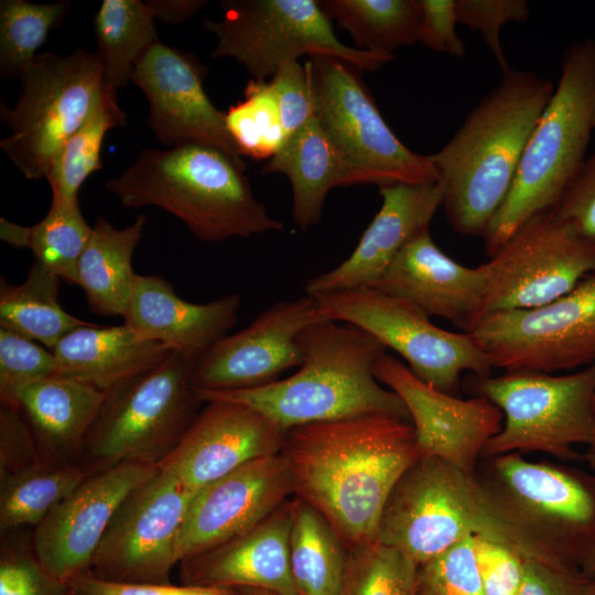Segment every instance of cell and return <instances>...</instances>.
Returning a JSON list of instances; mask_svg holds the SVG:
<instances>
[{
	"label": "cell",
	"mask_w": 595,
	"mask_h": 595,
	"mask_svg": "<svg viewBox=\"0 0 595 595\" xmlns=\"http://www.w3.org/2000/svg\"><path fill=\"white\" fill-rule=\"evenodd\" d=\"M304 65L315 117L339 162L340 186L439 181L430 156L411 151L392 132L356 66L321 54L309 55Z\"/></svg>",
	"instance_id": "52a82bcc"
},
{
	"label": "cell",
	"mask_w": 595,
	"mask_h": 595,
	"mask_svg": "<svg viewBox=\"0 0 595 595\" xmlns=\"http://www.w3.org/2000/svg\"><path fill=\"white\" fill-rule=\"evenodd\" d=\"M293 493L283 456L251 461L198 489L178 540V562L209 551L257 526Z\"/></svg>",
	"instance_id": "7402d4cb"
},
{
	"label": "cell",
	"mask_w": 595,
	"mask_h": 595,
	"mask_svg": "<svg viewBox=\"0 0 595 595\" xmlns=\"http://www.w3.org/2000/svg\"><path fill=\"white\" fill-rule=\"evenodd\" d=\"M93 473L84 464L43 462L1 480V534L40 524Z\"/></svg>",
	"instance_id": "d590c367"
},
{
	"label": "cell",
	"mask_w": 595,
	"mask_h": 595,
	"mask_svg": "<svg viewBox=\"0 0 595 595\" xmlns=\"http://www.w3.org/2000/svg\"><path fill=\"white\" fill-rule=\"evenodd\" d=\"M592 595H595V586H594V592H593V594H592Z\"/></svg>",
	"instance_id": "91938a15"
},
{
	"label": "cell",
	"mask_w": 595,
	"mask_h": 595,
	"mask_svg": "<svg viewBox=\"0 0 595 595\" xmlns=\"http://www.w3.org/2000/svg\"><path fill=\"white\" fill-rule=\"evenodd\" d=\"M245 595H279V594L267 592V591H260V589H249L246 592Z\"/></svg>",
	"instance_id": "9f6ffc18"
},
{
	"label": "cell",
	"mask_w": 595,
	"mask_h": 595,
	"mask_svg": "<svg viewBox=\"0 0 595 595\" xmlns=\"http://www.w3.org/2000/svg\"><path fill=\"white\" fill-rule=\"evenodd\" d=\"M219 7V20H203L217 39L212 57L234 58L251 79L271 78L304 54L334 56L367 72L394 58L342 43L317 0H221Z\"/></svg>",
	"instance_id": "7c38bea8"
},
{
	"label": "cell",
	"mask_w": 595,
	"mask_h": 595,
	"mask_svg": "<svg viewBox=\"0 0 595 595\" xmlns=\"http://www.w3.org/2000/svg\"><path fill=\"white\" fill-rule=\"evenodd\" d=\"M206 66L193 54L161 42L136 66L132 82L149 101L148 126L164 145L202 143L225 152L241 170L246 163L219 111L204 90Z\"/></svg>",
	"instance_id": "ac0fdd59"
},
{
	"label": "cell",
	"mask_w": 595,
	"mask_h": 595,
	"mask_svg": "<svg viewBox=\"0 0 595 595\" xmlns=\"http://www.w3.org/2000/svg\"><path fill=\"white\" fill-rule=\"evenodd\" d=\"M379 193L381 207L354 251L334 269L310 279L305 294L314 296L374 284L413 238L430 229L443 204L444 186L439 180L385 186Z\"/></svg>",
	"instance_id": "603a6c76"
},
{
	"label": "cell",
	"mask_w": 595,
	"mask_h": 595,
	"mask_svg": "<svg viewBox=\"0 0 595 595\" xmlns=\"http://www.w3.org/2000/svg\"><path fill=\"white\" fill-rule=\"evenodd\" d=\"M174 448L158 464L198 490L240 466L281 453L286 431L238 402L210 400Z\"/></svg>",
	"instance_id": "44dd1931"
},
{
	"label": "cell",
	"mask_w": 595,
	"mask_h": 595,
	"mask_svg": "<svg viewBox=\"0 0 595 595\" xmlns=\"http://www.w3.org/2000/svg\"><path fill=\"white\" fill-rule=\"evenodd\" d=\"M418 565L377 541L347 550L339 595H415Z\"/></svg>",
	"instance_id": "f35d334b"
},
{
	"label": "cell",
	"mask_w": 595,
	"mask_h": 595,
	"mask_svg": "<svg viewBox=\"0 0 595 595\" xmlns=\"http://www.w3.org/2000/svg\"><path fill=\"white\" fill-rule=\"evenodd\" d=\"M68 0L32 3L25 0L0 1V75L20 78L34 62L36 51L57 28L69 8Z\"/></svg>",
	"instance_id": "74e56055"
},
{
	"label": "cell",
	"mask_w": 595,
	"mask_h": 595,
	"mask_svg": "<svg viewBox=\"0 0 595 595\" xmlns=\"http://www.w3.org/2000/svg\"><path fill=\"white\" fill-rule=\"evenodd\" d=\"M127 125L118 104L117 90L107 88L88 119L56 153L46 180L55 201H78V191L87 177L102 167L101 145L107 132Z\"/></svg>",
	"instance_id": "8d00e7d4"
},
{
	"label": "cell",
	"mask_w": 595,
	"mask_h": 595,
	"mask_svg": "<svg viewBox=\"0 0 595 595\" xmlns=\"http://www.w3.org/2000/svg\"><path fill=\"white\" fill-rule=\"evenodd\" d=\"M292 500L247 532L181 562L184 584L299 595L291 571Z\"/></svg>",
	"instance_id": "d4e9b609"
},
{
	"label": "cell",
	"mask_w": 595,
	"mask_h": 595,
	"mask_svg": "<svg viewBox=\"0 0 595 595\" xmlns=\"http://www.w3.org/2000/svg\"><path fill=\"white\" fill-rule=\"evenodd\" d=\"M156 465L121 463L90 474L34 532V555L63 584L89 571L117 509L153 477Z\"/></svg>",
	"instance_id": "ffe728a7"
},
{
	"label": "cell",
	"mask_w": 595,
	"mask_h": 595,
	"mask_svg": "<svg viewBox=\"0 0 595 595\" xmlns=\"http://www.w3.org/2000/svg\"><path fill=\"white\" fill-rule=\"evenodd\" d=\"M421 28L419 42L428 48L462 58L465 44L456 31L455 0H420Z\"/></svg>",
	"instance_id": "816d5d0a"
},
{
	"label": "cell",
	"mask_w": 595,
	"mask_h": 595,
	"mask_svg": "<svg viewBox=\"0 0 595 595\" xmlns=\"http://www.w3.org/2000/svg\"><path fill=\"white\" fill-rule=\"evenodd\" d=\"M347 550L328 520L313 506L292 500L290 562L299 595H339Z\"/></svg>",
	"instance_id": "4dcf8cb0"
},
{
	"label": "cell",
	"mask_w": 595,
	"mask_h": 595,
	"mask_svg": "<svg viewBox=\"0 0 595 595\" xmlns=\"http://www.w3.org/2000/svg\"><path fill=\"white\" fill-rule=\"evenodd\" d=\"M147 1L104 0L93 21L106 84L118 90L132 82L137 64L160 42Z\"/></svg>",
	"instance_id": "d6a6232c"
},
{
	"label": "cell",
	"mask_w": 595,
	"mask_h": 595,
	"mask_svg": "<svg viewBox=\"0 0 595 595\" xmlns=\"http://www.w3.org/2000/svg\"><path fill=\"white\" fill-rule=\"evenodd\" d=\"M67 586L77 595H235L230 588L215 586L110 582L89 572L74 577Z\"/></svg>",
	"instance_id": "c3c4849f"
},
{
	"label": "cell",
	"mask_w": 595,
	"mask_h": 595,
	"mask_svg": "<svg viewBox=\"0 0 595 595\" xmlns=\"http://www.w3.org/2000/svg\"><path fill=\"white\" fill-rule=\"evenodd\" d=\"M147 221L140 214L132 224L117 229L100 216L93 226L77 263L75 284L82 288L95 314L123 317L137 275L132 256Z\"/></svg>",
	"instance_id": "f1b7e54d"
},
{
	"label": "cell",
	"mask_w": 595,
	"mask_h": 595,
	"mask_svg": "<svg viewBox=\"0 0 595 595\" xmlns=\"http://www.w3.org/2000/svg\"><path fill=\"white\" fill-rule=\"evenodd\" d=\"M554 87L533 72L510 68L450 141L429 154L444 186L446 219L457 234L484 236Z\"/></svg>",
	"instance_id": "7a4b0ae2"
},
{
	"label": "cell",
	"mask_w": 595,
	"mask_h": 595,
	"mask_svg": "<svg viewBox=\"0 0 595 595\" xmlns=\"http://www.w3.org/2000/svg\"><path fill=\"white\" fill-rule=\"evenodd\" d=\"M239 306V294L191 303L164 278L137 274L123 323L144 338L198 359L237 324Z\"/></svg>",
	"instance_id": "484cf974"
},
{
	"label": "cell",
	"mask_w": 595,
	"mask_h": 595,
	"mask_svg": "<svg viewBox=\"0 0 595 595\" xmlns=\"http://www.w3.org/2000/svg\"><path fill=\"white\" fill-rule=\"evenodd\" d=\"M553 210L583 235L595 239V147Z\"/></svg>",
	"instance_id": "f907efd6"
},
{
	"label": "cell",
	"mask_w": 595,
	"mask_h": 595,
	"mask_svg": "<svg viewBox=\"0 0 595 595\" xmlns=\"http://www.w3.org/2000/svg\"><path fill=\"white\" fill-rule=\"evenodd\" d=\"M107 392L54 376L22 388L14 403L25 416L47 462H69L80 453Z\"/></svg>",
	"instance_id": "83f0119b"
},
{
	"label": "cell",
	"mask_w": 595,
	"mask_h": 595,
	"mask_svg": "<svg viewBox=\"0 0 595 595\" xmlns=\"http://www.w3.org/2000/svg\"><path fill=\"white\" fill-rule=\"evenodd\" d=\"M91 231L78 201L52 199L46 215L30 227L0 218L1 240L13 247L29 248L34 261L71 284L76 283L77 263Z\"/></svg>",
	"instance_id": "836d02e7"
},
{
	"label": "cell",
	"mask_w": 595,
	"mask_h": 595,
	"mask_svg": "<svg viewBox=\"0 0 595 595\" xmlns=\"http://www.w3.org/2000/svg\"><path fill=\"white\" fill-rule=\"evenodd\" d=\"M43 458L35 436L17 404L0 405V479L35 467Z\"/></svg>",
	"instance_id": "f6af8a7d"
},
{
	"label": "cell",
	"mask_w": 595,
	"mask_h": 595,
	"mask_svg": "<svg viewBox=\"0 0 595 595\" xmlns=\"http://www.w3.org/2000/svg\"><path fill=\"white\" fill-rule=\"evenodd\" d=\"M415 595H484L474 538L419 565Z\"/></svg>",
	"instance_id": "b9f144b4"
},
{
	"label": "cell",
	"mask_w": 595,
	"mask_h": 595,
	"mask_svg": "<svg viewBox=\"0 0 595 595\" xmlns=\"http://www.w3.org/2000/svg\"><path fill=\"white\" fill-rule=\"evenodd\" d=\"M57 375L56 358L33 339L0 327V399L14 403L25 386Z\"/></svg>",
	"instance_id": "60d3db41"
},
{
	"label": "cell",
	"mask_w": 595,
	"mask_h": 595,
	"mask_svg": "<svg viewBox=\"0 0 595 595\" xmlns=\"http://www.w3.org/2000/svg\"><path fill=\"white\" fill-rule=\"evenodd\" d=\"M225 120L242 156L270 159L285 140L278 104L267 80L250 79L245 99L228 109Z\"/></svg>",
	"instance_id": "ab89813d"
},
{
	"label": "cell",
	"mask_w": 595,
	"mask_h": 595,
	"mask_svg": "<svg viewBox=\"0 0 595 595\" xmlns=\"http://www.w3.org/2000/svg\"><path fill=\"white\" fill-rule=\"evenodd\" d=\"M486 285L485 264L470 268L456 262L436 246L428 229L369 288L407 300L429 316L448 320L467 332L480 318Z\"/></svg>",
	"instance_id": "cb8c5ba5"
},
{
	"label": "cell",
	"mask_w": 595,
	"mask_h": 595,
	"mask_svg": "<svg viewBox=\"0 0 595 595\" xmlns=\"http://www.w3.org/2000/svg\"><path fill=\"white\" fill-rule=\"evenodd\" d=\"M475 537L512 549L474 474L439 457H422L393 486L376 541L401 551L419 566Z\"/></svg>",
	"instance_id": "30bf717a"
},
{
	"label": "cell",
	"mask_w": 595,
	"mask_h": 595,
	"mask_svg": "<svg viewBox=\"0 0 595 595\" xmlns=\"http://www.w3.org/2000/svg\"><path fill=\"white\" fill-rule=\"evenodd\" d=\"M60 281V277L36 261L21 284L11 285L1 278L0 327L25 335L52 350L69 332L91 325L63 310L58 301Z\"/></svg>",
	"instance_id": "1f68e13d"
},
{
	"label": "cell",
	"mask_w": 595,
	"mask_h": 595,
	"mask_svg": "<svg viewBox=\"0 0 595 595\" xmlns=\"http://www.w3.org/2000/svg\"><path fill=\"white\" fill-rule=\"evenodd\" d=\"M375 376L405 404L419 458L439 457L474 474L485 444L502 429L498 407L482 397L445 393L387 354L377 360Z\"/></svg>",
	"instance_id": "d6986e66"
},
{
	"label": "cell",
	"mask_w": 595,
	"mask_h": 595,
	"mask_svg": "<svg viewBox=\"0 0 595 595\" xmlns=\"http://www.w3.org/2000/svg\"><path fill=\"white\" fill-rule=\"evenodd\" d=\"M581 572L587 577H595V548L584 561Z\"/></svg>",
	"instance_id": "db71d44e"
},
{
	"label": "cell",
	"mask_w": 595,
	"mask_h": 595,
	"mask_svg": "<svg viewBox=\"0 0 595 595\" xmlns=\"http://www.w3.org/2000/svg\"><path fill=\"white\" fill-rule=\"evenodd\" d=\"M325 14L354 39L357 48L385 55L419 42L420 0H317Z\"/></svg>",
	"instance_id": "e575fe53"
},
{
	"label": "cell",
	"mask_w": 595,
	"mask_h": 595,
	"mask_svg": "<svg viewBox=\"0 0 595 595\" xmlns=\"http://www.w3.org/2000/svg\"><path fill=\"white\" fill-rule=\"evenodd\" d=\"M280 454L293 493L328 520L346 550L376 541L393 486L419 459L411 422L390 414L292 428Z\"/></svg>",
	"instance_id": "6da1fadb"
},
{
	"label": "cell",
	"mask_w": 595,
	"mask_h": 595,
	"mask_svg": "<svg viewBox=\"0 0 595 595\" xmlns=\"http://www.w3.org/2000/svg\"><path fill=\"white\" fill-rule=\"evenodd\" d=\"M593 122L595 126V96H594V106H593Z\"/></svg>",
	"instance_id": "6f0895ef"
},
{
	"label": "cell",
	"mask_w": 595,
	"mask_h": 595,
	"mask_svg": "<svg viewBox=\"0 0 595 595\" xmlns=\"http://www.w3.org/2000/svg\"><path fill=\"white\" fill-rule=\"evenodd\" d=\"M457 24L478 31L502 73L510 69L500 41L501 28L526 22L530 7L524 0H455Z\"/></svg>",
	"instance_id": "7bdbcfd3"
},
{
	"label": "cell",
	"mask_w": 595,
	"mask_h": 595,
	"mask_svg": "<svg viewBox=\"0 0 595 595\" xmlns=\"http://www.w3.org/2000/svg\"><path fill=\"white\" fill-rule=\"evenodd\" d=\"M465 390L489 400L504 414L502 429L487 441L482 457L541 452L577 461L574 446H587L594 439L595 363L564 376L527 370L497 377L470 374Z\"/></svg>",
	"instance_id": "9c48e42d"
},
{
	"label": "cell",
	"mask_w": 595,
	"mask_h": 595,
	"mask_svg": "<svg viewBox=\"0 0 595 595\" xmlns=\"http://www.w3.org/2000/svg\"><path fill=\"white\" fill-rule=\"evenodd\" d=\"M268 85L278 104L286 139L315 116L307 69L299 61L284 63Z\"/></svg>",
	"instance_id": "ee69618b"
},
{
	"label": "cell",
	"mask_w": 595,
	"mask_h": 595,
	"mask_svg": "<svg viewBox=\"0 0 595 595\" xmlns=\"http://www.w3.org/2000/svg\"><path fill=\"white\" fill-rule=\"evenodd\" d=\"M314 296L331 320L368 332L404 358L416 377L445 393H459L465 371L491 375L488 358L469 333L435 326L424 311L407 300L369 286Z\"/></svg>",
	"instance_id": "4fadbf2b"
},
{
	"label": "cell",
	"mask_w": 595,
	"mask_h": 595,
	"mask_svg": "<svg viewBox=\"0 0 595 595\" xmlns=\"http://www.w3.org/2000/svg\"><path fill=\"white\" fill-rule=\"evenodd\" d=\"M326 320L331 318L310 294L278 302L198 358L191 385L205 391H235L277 381L282 372L302 364L299 334Z\"/></svg>",
	"instance_id": "e0dca14e"
},
{
	"label": "cell",
	"mask_w": 595,
	"mask_h": 595,
	"mask_svg": "<svg viewBox=\"0 0 595 595\" xmlns=\"http://www.w3.org/2000/svg\"><path fill=\"white\" fill-rule=\"evenodd\" d=\"M594 96L595 39L585 37L564 50L559 83L482 237L489 258L523 223L560 204L588 155Z\"/></svg>",
	"instance_id": "8992f818"
},
{
	"label": "cell",
	"mask_w": 595,
	"mask_h": 595,
	"mask_svg": "<svg viewBox=\"0 0 595 595\" xmlns=\"http://www.w3.org/2000/svg\"><path fill=\"white\" fill-rule=\"evenodd\" d=\"M68 586L58 582L26 554H3L0 561V595H66Z\"/></svg>",
	"instance_id": "7dc6e473"
},
{
	"label": "cell",
	"mask_w": 595,
	"mask_h": 595,
	"mask_svg": "<svg viewBox=\"0 0 595 595\" xmlns=\"http://www.w3.org/2000/svg\"><path fill=\"white\" fill-rule=\"evenodd\" d=\"M196 491L159 469L119 506L88 572L110 582L169 583Z\"/></svg>",
	"instance_id": "2e32d148"
},
{
	"label": "cell",
	"mask_w": 595,
	"mask_h": 595,
	"mask_svg": "<svg viewBox=\"0 0 595 595\" xmlns=\"http://www.w3.org/2000/svg\"><path fill=\"white\" fill-rule=\"evenodd\" d=\"M105 186L125 207L169 212L205 242L283 229L255 196L245 171L207 144L147 148Z\"/></svg>",
	"instance_id": "5b68a950"
},
{
	"label": "cell",
	"mask_w": 595,
	"mask_h": 595,
	"mask_svg": "<svg viewBox=\"0 0 595 595\" xmlns=\"http://www.w3.org/2000/svg\"><path fill=\"white\" fill-rule=\"evenodd\" d=\"M474 477L518 554L582 573L595 548L594 473L507 453L482 457Z\"/></svg>",
	"instance_id": "277c9868"
},
{
	"label": "cell",
	"mask_w": 595,
	"mask_h": 595,
	"mask_svg": "<svg viewBox=\"0 0 595 595\" xmlns=\"http://www.w3.org/2000/svg\"><path fill=\"white\" fill-rule=\"evenodd\" d=\"M493 369L554 374L595 363V272L540 307L495 312L469 331Z\"/></svg>",
	"instance_id": "9a60e30c"
},
{
	"label": "cell",
	"mask_w": 595,
	"mask_h": 595,
	"mask_svg": "<svg viewBox=\"0 0 595 595\" xmlns=\"http://www.w3.org/2000/svg\"><path fill=\"white\" fill-rule=\"evenodd\" d=\"M484 264L487 285L480 318L540 307L595 272V239L552 209L523 223Z\"/></svg>",
	"instance_id": "5bb4252c"
},
{
	"label": "cell",
	"mask_w": 595,
	"mask_h": 595,
	"mask_svg": "<svg viewBox=\"0 0 595 595\" xmlns=\"http://www.w3.org/2000/svg\"><path fill=\"white\" fill-rule=\"evenodd\" d=\"M584 459L587 462L589 468L595 474V435L593 441L587 445V450L584 454Z\"/></svg>",
	"instance_id": "11a10c76"
},
{
	"label": "cell",
	"mask_w": 595,
	"mask_h": 595,
	"mask_svg": "<svg viewBox=\"0 0 595 595\" xmlns=\"http://www.w3.org/2000/svg\"><path fill=\"white\" fill-rule=\"evenodd\" d=\"M474 550L484 595H517L523 558L515 550L482 537L474 538Z\"/></svg>",
	"instance_id": "bcb514c9"
},
{
	"label": "cell",
	"mask_w": 595,
	"mask_h": 595,
	"mask_svg": "<svg viewBox=\"0 0 595 595\" xmlns=\"http://www.w3.org/2000/svg\"><path fill=\"white\" fill-rule=\"evenodd\" d=\"M58 377L108 392L166 359L173 350L144 338L125 323L91 324L66 334L52 349Z\"/></svg>",
	"instance_id": "4316f807"
},
{
	"label": "cell",
	"mask_w": 595,
	"mask_h": 595,
	"mask_svg": "<svg viewBox=\"0 0 595 595\" xmlns=\"http://www.w3.org/2000/svg\"><path fill=\"white\" fill-rule=\"evenodd\" d=\"M15 105H0V148L28 180L45 178L67 139L98 106L107 84L97 53L37 54L20 76Z\"/></svg>",
	"instance_id": "8fae6325"
},
{
	"label": "cell",
	"mask_w": 595,
	"mask_h": 595,
	"mask_svg": "<svg viewBox=\"0 0 595 595\" xmlns=\"http://www.w3.org/2000/svg\"><path fill=\"white\" fill-rule=\"evenodd\" d=\"M595 577L523 558L517 595H592Z\"/></svg>",
	"instance_id": "681fc988"
},
{
	"label": "cell",
	"mask_w": 595,
	"mask_h": 595,
	"mask_svg": "<svg viewBox=\"0 0 595 595\" xmlns=\"http://www.w3.org/2000/svg\"><path fill=\"white\" fill-rule=\"evenodd\" d=\"M155 19L167 23L178 24L194 17L207 6L206 0H147Z\"/></svg>",
	"instance_id": "f5cc1de1"
},
{
	"label": "cell",
	"mask_w": 595,
	"mask_h": 595,
	"mask_svg": "<svg viewBox=\"0 0 595 595\" xmlns=\"http://www.w3.org/2000/svg\"><path fill=\"white\" fill-rule=\"evenodd\" d=\"M302 364L292 376L252 389L205 391L203 401L246 404L284 431L318 422L369 414H390L410 421L400 397L375 376L387 348L371 334L346 322L326 320L298 336Z\"/></svg>",
	"instance_id": "3957f363"
},
{
	"label": "cell",
	"mask_w": 595,
	"mask_h": 595,
	"mask_svg": "<svg viewBox=\"0 0 595 595\" xmlns=\"http://www.w3.org/2000/svg\"><path fill=\"white\" fill-rule=\"evenodd\" d=\"M66 595H77V594H75V593H74L73 591H71L69 587H68Z\"/></svg>",
	"instance_id": "680465c9"
},
{
	"label": "cell",
	"mask_w": 595,
	"mask_h": 595,
	"mask_svg": "<svg viewBox=\"0 0 595 595\" xmlns=\"http://www.w3.org/2000/svg\"><path fill=\"white\" fill-rule=\"evenodd\" d=\"M261 173H281L290 180L292 217L301 230L320 221L327 193L340 186L338 159L315 116L284 140Z\"/></svg>",
	"instance_id": "f546056e"
},
{
	"label": "cell",
	"mask_w": 595,
	"mask_h": 595,
	"mask_svg": "<svg viewBox=\"0 0 595 595\" xmlns=\"http://www.w3.org/2000/svg\"><path fill=\"white\" fill-rule=\"evenodd\" d=\"M196 361L173 351L108 391L80 451L84 465L93 472L121 463L158 466L204 403L191 385Z\"/></svg>",
	"instance_id": "ba28073f"
}]
</instances>
